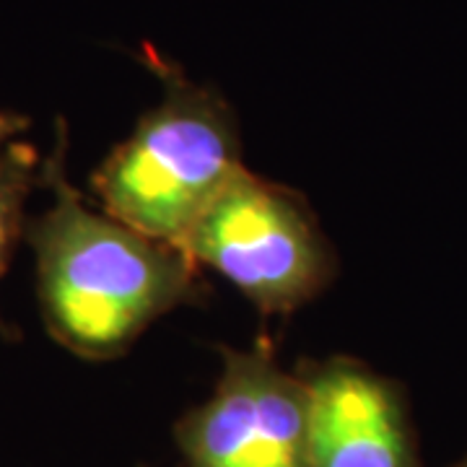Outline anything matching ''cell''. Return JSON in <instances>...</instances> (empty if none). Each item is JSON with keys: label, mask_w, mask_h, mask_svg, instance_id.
<instances>
[{"label": "cell", "mask_w": 467, "mask_h": 467, "mask_svg": "<svg viewBox=\"0 0 467 467\" xmlns=\"http://www.w3.org/2000/svg\"><path fill=\"white\" fill-rule=\"evenodd\" d=\"M223 367L208 400L174 426L187 467H312L309 392L265 340L221 348Z\"/></svg>", "instance_id": "4"}, {"label": "cell", "mask_w": 467, "mask_h": 467, "mask_svg": "<svg viewBox=\"0 0 467 467\" xmlns=\"http://www.w3.org/2000/svg\"><path fill=\"white\" fill-rule=\"evenodd\" d=\"M42 184L52 205L26 236L36 254L42 317L63 348L88 361L117 358L150 322L205 294L184 247L94 211L67 182L63 125L45 156Z\"/></svg>", "instance_id": "1"}, {"label": "cell", "mask_w": 467, "mask_h": 467, "mask_svg": "<svg viewBox=\"0 0 467 467\" xmlns=\"http://www.w3.org/2000/svg\"><path fill=\"white\" fill-rule=\"evenodd\" d=\"M299 374L309 392L312 467H418L395 384L348 356L304 364Z\"/></svg>", "instance_id": "5"}, {"label": "cell", "mask_w": 467, "mask_h": 467, "mask_svg": "<svg viewBox=\"0 0 467 467\" xmlns=\"http://www.w3.org/2000/svg\"><path fill=\"white\" fill-rule=\"evenodd\" d=\"M42 171H45V159L29 143L16 138L0 149V278L24 236L26 201L42 184ZM0 333H5L3 319H0Z\"/></svg>", "instance_id": "6"}, {"label": "cell", "mask_w": 467, "mask_h": 467, "mask_svg": "<svg viewBox=\"0 0 467 467\" xmlns=\"http://www.w3.org/2000/svg\"><path fill=\"white\" fill-rule=\"evenodd\" d=\"M184 250L265 315H285L330 284L333 250L306 201L242 167L205 208Z\"/></svg>", "instance_id": "3"}, {"label": "cell", "mask_w": 467, "mask_h": 467, "mask_svg": "<svg viewBox=\"0 0 467 467\" xmlns=\"http://www.w3.org/2000/svg\"><path fill=\"white\" fill-rule=\"evenodd\" d=\"M29 128V119L16 112H0V149L16 140L18 135Z\"/></svg>", "instance_id": "7"}, {"label": "cell", "mask_w": 467, "mask_h": 467, "mask_svg": "<svg viewBox=\"0 0 467 467\" xmlns=\"http://www.w3.org/2000/svg\"><path fill=\"white\" fill-rule=\"evenodd\" d=\"M143 57L164 84V99L101 161L91 190L104 213L184 247L205 208L244 167L239 133L216 91L192 84L153 47Z\"/></svg>", "instance_id": "2"}, {"label": "cell", "mask_w": 467, "mask_h": 467, "mask_svg": "<svg viewBox=\"0 0 467 467\" xmlns=\"http://www.w3.org/2000/svg\"><path fill=\"white\" fill-rule=\"evenodd\" d=\"M454 467H467V454H465V457H462V460H460V462H457V465H454Z\"/></svg>", "instance_id": "8"}]
</instances>
